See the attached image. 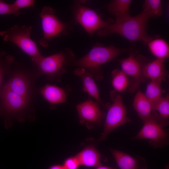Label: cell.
Segmentation results:
<instances>
[{
    "label": "cell",
    "instance_id": "cell-8",
    "mask_svg": "<svg viewBox=\"0 0 169 169\" xmlns=\"http://www.w3.org/2000/svg\"><path fill=\"white\" fill-rule=\"evenodd\" d=\"M73 12L75 21L91 36L97 30L103 29L110 23L103 20L94 10L79 3L74 4Z\"/></svg>",
    "mask_w": 169,
    "mask_h": 169
},
{
    "label": "cell",
    "instance_id": "cell-12",
    "mask_svg": "<svg viewBox=\"0 0 169 169\" xmlns=\"http://www.w3.org/2000/svg\"><path fill=\"white\" fill-rule=\"evenodd\" d=\"M99 104L90 99L78 105L77 110L79 122L89 129L95 125L100 124L105 114L100 109Z\"/></svg>",
    "mask_w": 169,
    "mask_h": 169
},
{
    "label": "cell",
    "instance_id": "cell-29",
    "mask_svg": "<svg viewBox=\"0 0 169 169\" xmlns=\"http://www.w3.org/2000/svg\"><path fill=\"white\" fill-rule=\"evenodd\" d=\"M48 169H65L63 165L60 164H54L49 167Z\"/></svg>",
    "mask_w": 169,
    "mask_h": 169
},
{
    "label": "cell",
    "instance_id": "cell-2",
    "mask_svg": "<svg viewBox=\"0 0 169 169\" xmlns=\"http://www.w3.org/2000/svg\"><path fill=\"white\" fill-rule=\"evenodd\" d=\"M128 51V49L114 46L97 45L84 56L75 61L74 64L88 71L92 75L96 76L98 79L100 77L99 73L101 65L113 60L119 54Z\"/></svg>",
    "mask_w": 169,
    "mask_h": 169
},
{
    "label": "cell",
    "instance_id": "cell-10",
    "mask_svg": "<svg viewBox=\"0 0 169 169\" xmlns=\"http://www.w3.org/2000/svg\"><path fill=\"white\" fill-rule=\"evenodd\" d=\"M144 125L132 139H148L150 145L155 148H161L169 143L167 130L156 120L151 118L143 122Z\"/></svg>",
    "mask_w": 169,
    "mask_h": 169
},
{
    "label": "cell",
    "instance_id": "cell-28",
    "mask_svg": "<svg viewBox=\"0 0 169 169\" xmlns=\"http://www.w3.org/2000/svg\"><path fill=\"white\" fill-rule=\"evenodd\" d=\"M35 3L34 0H16L12 4L16 8L19 10L21 8L33 7Z\"/></svg>",
    "mask_w": 169,
    "mask_h": 169
},
{
    "label": "cell",
    "instance_id": "cell-23",
    "mask_svg": "<svg viewBox=\"0 0 169 169\" xmlns=\"http://www.w3.org/2000/svg\"><path fill=\"white\" fill-rule=\"evenodd\" d=\"M161 80H151L147 85L145 93H144L153 107L162 97V94L165 91L161 89Z\"/></svg>",
    "mask_w": 169,
    "mask_h": 169
},
{
    "label": "cell",
    "instance_id": "cell-6",
    "mask_svg": "<svg viewBox=\"0 0 169 169\" xmlns=\"http://www.w3.org/2000/svg\"><path fill=\"white\" fill-rule=\"evenodd\" d=\"M111 97L112 102L107 106L103 131L99 141L105 140L112 131L131 121L127 115V108L124 105L121 95L112 92Z\"/></svg>",
    "mask_w": 169,
    "mask_h": 169
},
{
    "label": "cell",
    "instance_id": "cell-13",
    "mask_svg": "<svg viewBox=\"0 0 169 169\" xmlns=\"http://www.w3.org/2000/svg\"><path fill=\"white\" fill-rule=\"evenodd\" d=\"M165 61L156 59L150 61L145 66L143 73L142 82L147 79L151 80H165L168 75Z\"/></svg>",
    "mask_w": 169,
    "mask_h": 169
},
{
    "label": "cell",
    "instance_id": "cell-25",
    "mask_svg": "<svg viewBox=\"0 0 169 169\" xmlns=\"http://www.w3.org/2000/svg\"><path fill=\"white\" fill-rule=\"evenodd\" d=\"M143 8V10L151 18H157L163 13L161 2L160 0H146Z\"/></svg>",
    "mask_w": 169,
    "mask_h": 169
},
{
    "label": "cell",
    "instance_id": "cell-3",
    "mask_svg": "<svg viewBox=\"0 0 169 169\" xmlns=\"http://www.w3.org/2000/svg\"><path fill=\"white\" fill-rule=\"evenodd\" d=\"M32 30L31 26L15 25L6 30L0 31V36L4 41L13 43L29 55L32 62L35 61L43 56L36 43L30 38Z\"/></svg>",
    "mask_w": 169,
    "mask_h": 169
},
{
    "label": "cell",
    "instance_id": "cell-21",
    "mask_svg": "<svg viewBox=\"0 0 169 169\" xmlns=\"http://www.w3.org/2000/svg\"><path fill=\"white\" fill-rule=\"evenodd\" d=\"M147 44L150 52L156 59L165 61L169 57V46L164 39L154 38Z\"/></svg>",
    "mask_w": 169,
    "mask_h": 169
},
{
    "label": "cell",
    "instance_id": "cell-16",
    "mask_svg": "<svg viewBox=\"0 0 169 169\" xmlns=\"http://www.w3.org/2000/svg\"><path fill=\"white\" fill-rule=\"evenodd\" d=\"M110 150L120 169H145L140 163V157H133L127 153L112 149Z\"/></svg>",
    "mask_w": 169,
    "mask_h": 169
},
{
    "label": "cell",
    "instance_id": "cell-17",
    "mask_svg": "<svg viewBox=\"0 0 169 169\" xmlns=\"http://www.w3.org/2000/svg\"><path fill=\"white\" fill-rule=\"evenodd\" d=\"M131 0H114L108 5V9L115 17V23L123 21L131 17L129 10Z\"/></svg>",
    "mask_w": 169,
    "mask_h": 169
},
{
    "label": "cell",
    "instance_id": "cell-26",
    "mask_svg": "<svg viewBox=\"0 0 169 169\" xmlns=\"http://www.w3.org/2000/svg\"><path fill=\"white\" fill-rule=\"evenodd\" d=\"M21 14L20 10L16 8L12 3H8L0 0V15L10 14L18 16Z\"/></svg>",
    "mask_w": 169,
    "mask_h": 169
},
{
    "label": "cell",
    "instance_id": "cell-27",
    "mask_svg": "<svg viewBox=\"0 0 169 169\" xmlns=\"http://www.w3.org/2000/svg\"><path fill=\"white\" fill-rule=\"evenodd\" d=\"M63 165L65 169H78L80 166L75 156L67 158L64 160Z\"/></svg>",
    "mask_w": 169,
    "mask_h": 169
},
{
    "label": "cell",
    "instance_id": "cell-7",
    "mask_svg": "<svg viewBox=\"0 0 169 169\" xmlns=\"http://www.w3.org/2000/svg\"><path fill=\"white\" fill-rule=\"evenodd\" d=\"M43 32V36L39 40V44L48 47L49 41L61 35L67 34L69 26L60 21L55 15V11L50 6L44 7L40 14Z\"/></svg>",
    "mask_w": 169,
    "mask_h": 169
},
{
    "label": "cell",
    "instance_id": "cell-11",
    "mask_svg": "<svg viewBox=\"0 0 169 169\" xmlns=\"http://www.w3.org/2000/svg\"><path fill=\"white\" fill-rule=\"evenodd\" d=\"M151 60L141 55L131 52L129 56L120 61L121 70L134 79V91L142 82V74L146 65Z\"/></svg>",
    "mask_w": 169,
    "mask_h": 169
},
{
    "label": "cell",
    "instance_id": "cell-9",
    "mask_svg": "<svg viewBox=\"0 0 169 169\" xmlns=\"http://www.w3.org/2000/svg\"><path fill=\"white\" fill-rule=\"evenodd\" d=\"M1 113L13 116L19 120V116L24 114L30 105L31 100L17 95L3 87L0 95Z\"/></svg>",
    "mask_w": 169,
    "mask_h": 169
},
{
    "label": "cell",
    "instance_id": "cell-19",
    "mask_svg": "<svg viewBox=\"0 0 169 169\" xmlns=\"http://www.w3.org/2000/svg\"><path fill=\"white\" fill-rule=\"evenodd\" d=\"M169 97H162L154 106L152 118L163 127L169 125Z\"/></svg>",
    "mask_w": 169,
    "mask_h": 169
},
{
    "label": "cell",
    "instance_id": "cell-5",
    "mask_svg": "<svg viewBox=\"0 0 169 169\" xmlns=\"http://www.w3.org/2000/svg\"><path fill=\"white\" fill-rule=\"evenodd\" d=\"M23 65L15 62L8 74V79L4 87L18 95L32 99L33 90L32 81L30 76L36 71Z\"/></svg>",
    "mask_w": 169,
    "mask_h": 169
},
{
    "label": "cell",
    "instance_id": "cell-14",
    "mask_svg": "<svg viewBox=\"0 0 169 169\" xmlns=\"http://www.w3.org/2000/svg\"><path fill=\"white\" fill-rule=\"evenodd\" d=\"M74 73L81 79L84 91L95 99L96 101L103 105L97 86L93 78L92 75L83 68L76 69Z\"/></svg>",
    "mask_w": 169,
    "mask_h": 169
},
{
    "label": "cell",
    "instance_id": "cell-30",
    "mask_svg": "<svg viewBox=\"0 0 169 169\" xmlns=\"http://www.w3.org/2000/svg\"><path fill=\"white\" fill-rule=\"evenodd\" d=\"M96 169H115L109 167V166H103L101 165L100 166H98L96 167Z\"/></svg>",
    "mask_w": 169,
    "mask_h": 169
},
{
    "label": "cell",
    "instance_id": "cell-18",
    "mask_svg": "<svg viewBox=\"0 0 169 169\" xmlns=\"http://www.w3.org/2000/svg\"><path fill=\"white\" fill-rule=\"evenodd\" d=\"M80 165L88 167H97L101 165V155L93 146H89L75 155Z\"/></svg>",
    "mask_w": 169,
    "mask_h": 169
},
{
    "label": "cell",
    "instance_id": "cell-24",
    "mask_svg": "<svg viewBox=\"0 0 169 169\" xmlns=\"http://www.w3.org/2000/svg\"><path fill=\"white\" fill-rule=\"evenodd\" d=\"M14 62L13 56L8 55L6 51L0 49V96L4 77L8 74Z\"/></svg>",
    "mask_w": 169,
    "mask_h": 169
},
{
    "label": "cell",
    "instance_id": "cell-20",
    "mask_svg": "<svg viewBox=\"0 0 169 169\" xmlns=\"http://www.w3.org/2000/svg\"><path fill=\"white\" fill-rule=\"evenodd\" d=\"M40 92L44 97L53 105L65 102L66 96L64 90L58 86L46 84L40 90Z\"/></svg>",
    "mask_w": 169,
    "mask_h": 169
},
{
    "label": "cell",
    "instance_id": "cell-22",
    "mask_svg": "<svg viewBox=\"0 0 169 169\" xmlns=\"http://www.w3.org/2000/svg\"><path fill=\"white\" fill-rule=\"evenodd\" d=\"M112 85L115 90L119 93L125 91L130 85L128 76L121 69H116L111 73Z\"/></svg>",
    "mask_w": 169,
    "mask_h": 169
},
{
    "label": "cell",
    "instance_id": "cell-15",
    "mask_svg": "<svg viewBox=\"0 0 169 169\" xmlns=\"http://www.w3.org/2000/svg\"><path fill=\"white\" fill-rule=\"evenodd\" d=\"M133 107L143 122L152 118L153 107L144 93L139 90L134 99Z\"/></svg>",
    "mask_w": 169,
    "mask_h": 169
},
{
    "label": "cell",
    "instance_id": "cell-4",
    "mask_svg": "<svg viewBox=\"0 0 169 169\" xmlns=\"http://www.w3.org/2000/svg\"><path fill=\"white\" fill-rule=\"evenodd\" d=\"M69 49H65L47 57L43 56L39 59L32 62L39 75H44L49 79H59L65 72L66 67L74 57Z\"/></svg>",
    "mask_w": 169,
    "mask_h": 169
},
{
    "label": "cell",
    "instance_id": "cell-1",
    "mask_svg": "<svg viewBox=\"0 0 169 169\" xmlns=\"http://www.w3.org/2000/svg\"><path fill=\"white\" fill-rule=\"evenodd\" d=\"M151 17L144 11L137 15L131 17L121 22L111 23L104 28L99 30L100 36H106L115 33L124 37L130 42H142L145 44L154 38L149 35L146 27Z\"/></svg>",
    "mask_w": 169,
    "mask_h": 169
}]
</instances>
